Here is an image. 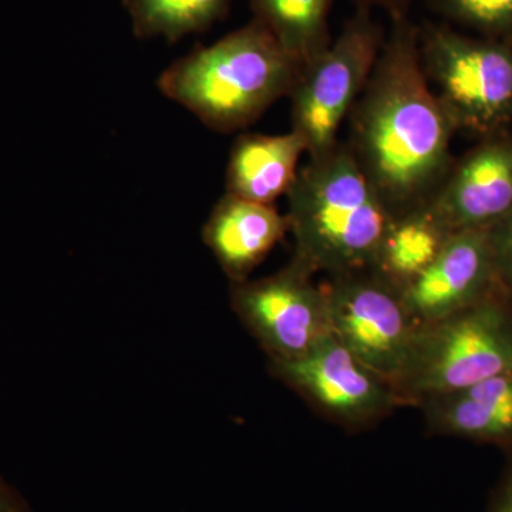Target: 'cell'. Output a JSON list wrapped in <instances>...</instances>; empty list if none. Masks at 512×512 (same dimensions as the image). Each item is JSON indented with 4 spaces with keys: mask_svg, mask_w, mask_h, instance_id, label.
<instances>
[{
    "mask_svg": "<svg viewBox=\"0 0 512 512\" xmlns=\"http://www.w3.org/2000/svg\"><path fill=\"white\" fill-rule=\"evenodd\" d=\"M419 30L392 20L349 114L346 144L393 218L426 204L451 170L456 127L424 73Z\"/></svg>",
    "mask_w": 512,
    "mask_h": 512,
    "instance_id": "cell-1",
    "label": "cell"
},
{
    "mask_svg": "<svg viewBox=\"0 0 512 512\" xmlns=\"http://www.w3.org/2000/svg\"><path fill=\"white\" fill-rule=\"evenodd\" d=\"M286 195L295 264L329 276L372 268L393 215L348 144L309 158Z\"/></svg>",
    "mask_w": 512,
    "mask_h": 512,
    "instance_id": "cell-2",
    "label": "cell"
},
{
    "mask_svg": "<svg viewBox=\"0 0 512 512\" xmlns=\"http://www.w3.org/2000/svg\"><path fill=\"white\" fill-rule=\"evenodd\" d=\"M302 66L258 20L171 64L158 87L212 130L231 133L291 96Z\"/></svg>",
    "mask_w": 512,
    "mask_h": 512,
    "instance_id": "cell-3",
    "label": "cell"
},
{
    "mask_svg": "<svg viewBox=\"0 0 512 512\" xmlns=\"http://www.w3.org/2000/svg\"><path fill=\"white\" fill-rule=\"evenodd\" d=\"M512 373V301L498 289L447 318L419 326L394 383L403 406Z\"/></svg>",
    "mask_w": 512,
    "mask_h": 512,
    "instance_id": "cell-4",
    "label": "cell"
},
{
    "mask_svg": "<svg viewBox=\"0 0 512 512\" xmlns=\"http://www.w3.org/2000/svg\"><path fill=\"white\" fill-rule=\"evenodd\" d=\"M384 37L372 10L357 9L340 35L302 67L291 93L292 130L305 141L309 158L340 143L339 128L369 82Z\"/></svg>",
    "mask_w": 512,
    "mask_h": 512,
    "instance_id": "cell-5",
    "label": "cell"
},
{
    "mask_svg": "<svg viewBox=\"0 0 512 512\" xmlns=\"http://www.w3.org/2000/svg\"><path fill=\"white\" fill-rule=\"evenodd\" d=\"M424 73L454 127L491 133L512 117V50L448 26L419 30Z\"/></svg>",
    "mask_w": 512,
    "mask_h": 512,
    "instance_id": "cell-6",
    "label": "cell"
},
{
    "mask_svg": "<svg viewBox=\"0 0 512 512\" xmlns=\"http://www.w3.org/2000/svg\"><path fill=\"white\" fill-rule=\"evenodd\" d=\"M322 288L333 336L394 386L419 329L402 293L372 271L330 276Z\"/></svg>",
    "mask_w": 512,
    "mask_h": 512,
    "instance_id": "cell-7",
    "label": "cell"
},
{
    "mask_svg": "<svg viewBox=\"0 0 512 512\" xmlns=\"http://www.w3.org/2000/svg\"><path fill=\"white\" fill-rule=\"evenodd\" d=\"M271 369L313 409L345 429H365L403 407L393 383L333 335L298 359L271 360Z\"/></svg>",
    "mask_w": 512,
    "mask_h": 512,
    "instance_id": "cell-8",
    "label": "cell"
},
{
    "mask_svg": "<svg viewBox=\"0 0 512 512\" xmlns=\"http://www.w3.org/2000/svg\"><path fill=\"white\" fill-rule=\"evenodd\" d=\"M312 276L292 261L274 275L232 284V308L269 359H298L333 335L325 292Z\"/></svg>",
    "mask_w": 512,
    "mask_h": 512,
    "instance_id": "cell-9",
    "label": "cell"
},
{
    "mask_svg": "<svg viewBox=\"0 0 512 512\" xmlns=\"http://www.w3.org/2000/svg\"><path fill=\"white\" fill-rule=\"evenodd\" d=\"M498 289L490 229H466L448 238L433 264L404 289L402 298L421 326L447 318Z\"/></svg>",
    "mask_w": 512,
    "mask_h": 512,
    "instance_id": "cell-10",
    "label": "cell"
},
{
    "mask_svg": "<svg viewBox=\"0 0 512 512\" xmlns=\"http://www.w3.org/2000/svg\"><path fill=\"white\" fill-rule=\"evenodd\" d=\"M426 205L451 234L503 221L512 214V141L494 138L471 151Z\"/></svg>",
    "mask_w": 512,
    "mask_h": 512,
    "instance_id": "cell-11",
    "label": "cell"
},
{
    "mask_svg": "<svg viewBox=\"0 0 512 512\" xmlns=\"http://www.w3.org/2000/svg\"><path fill=\"white\" fill-rule=\"evenodd\" d=\"M288 231V217L275 205L244 200L227 192L205 222L202 239L224 274L232 284H238L247 281Z\"/></svg>",
    "mask_w": 512,
    "mask_h": 512,
    "instance_id": "cell-12",
    "label": "cell"
},
{
    "mask_svg": "<svg viewBox=\"0 0 512 512\" xmlns=\"http://www.w3.org/2000/svg\"><path fill=\"white\" fill-rule=\"evenodd\" d=\"M419 407L431 434L512 448V373L430 397Z\"/></svg>",
    "mask_w": 512,
    "mask_h": 512,
    "instance_id": "cell-13",
    "label": "cell"
},
{
    "mask_svg": "<svg viewBox=\"0 0 512 512\" xmlns=\"http://www.w3.org/2000/svg\"><path fill=\"white\" fill-rule=\"evenodd\" d=\"M303 154L305 141L293 130L279 136L245 134L237 138L227 168L228 194L274 205L295 183Z\"/></svg>",
    "mask_w": 512,
    "mask_h": 512,
    "instance_id": "cell-14",
    "label": "cell"
},
{
    "mask_svg": "<svg viewBox=\"0 0 512 512\" xmlns=\"http://www.w3.org/2000/svg\"><path fill=\"white\" fill-rule=\"evenodd\" d=\"M451 232L426 204L393 218L369 271L402 293L440 254Z\"/></svg>",
    "mask_w": 512,
    "mask_h": 512,
    "instance_id": "cell-15",
    "label": "cell"
},
{
    "mask_svg": "<svg viewBox=\"0 0 512 512\" xmlns=\"http://www.w3.org/2000/svg\"><path fill=\"white\" fill-rule=\"evenodd\" d=\"M335 0H252L255 20L286 53L305 66L332 42L329 15Z\"/></svg>",
    "mask_w": 512,
    "mask_h": 512,
    "instance_id": "cell-16",
    "label": "cell"
},
{
    "mask_svg": "<svg viewBox=\"0 0 512 512\" xmlns=\"http://www.w3.org/2000/svg\"><path fill=\"white\" fill-rule=\"evenodd\" d=\"M231 0H124L140 39L164 37L177 42L192 33L204 32L224 18Z\"/></svg>",
    "mask_w": 512,
    "mask_h": 512,
    "instance_id": "cell-17",
    "label": "cell"
},
{
    "mask_svg": "<svg viewBox=\"0 0 512 512\" xmlns=\"http://www.w3.org/2000/svg\"><path fill=\"white\" fill-rule=\"evenodd\" d=\"M434 9L458 25L498 37L512 33V0H431Z\"/></svg>",
    "mask_w": 512,
    "mask_h": 512,
    "instance_id": "cell-18",
    "label": "cell"
},
{
    "mask_svg": "<svg viewBox=\"0 0 512 512\" xmlns=\"http://www.w3.org/2000/svg\"><path fill=\"white\" fill-rule=\"evenodd\" d=\"M495 276L501 291L512 296V214L490 228Z\"/></svg>",
    "mask_w": 512,
    "mask_h": 512,
    "instance_id": "cell-19",
    "label": "cell"
},
{
    "mask_svg": "<svg viewBox=\"0 0 512 512\" xmlns=\"http://www.w3.org/2000/svg\"><path fill=\"white\" fill-rule=\"evenodd\" d=\"M503 477L491 495L488 512H512V448L507 450Z\"/></svg>",
    "mask_w": 512,
    "mask_h": 512,
    "instance_id": "cell-20",
    "label": "cell"
},
{
    "mask_svg": "<svg viewBox=\"0 0 512 512\" xmlns=\"http://www.w3.org/2000/svg\"><path fill=\"white\" fill-rule=\"evenodd\" d=\"M352 2L356 3L357 9H382L394 20L407 16V9L412 0H352Z\"/></svg>",
    "mask_w": 512,
    "mask_h": 512,
    "instance_id": "cell-21",
    "label": "cell"
},
{
    "mask_svg": "<svg viewBox=\"0 0 512 512\" xmlns=\"http://www.w3.org/2000/svg\"><path fill=\"white\" fill-rule=\"evenodd\" d=\"M0 512H29L19 495L0 476Z\"/></svg>",
    "mask_w": 512,
    "mask_h": 512,
    "instance_id": "cell-22",
    "label": "cell"
},
{
    "mask_svg": "<svg viewBox=\"0 0 512 512\" xmlns=\"http://www.w3.org/2000/svg\"><path fill=\"white\" fill-rule=\"evenodd\" d=\"M511 301H512V296H511Z\"/></svg>",
    "mask_w": 512,
    "mask_h": 512,
    "instance_id": "cell-23",
    "label": "cell"
}]
</instances>
